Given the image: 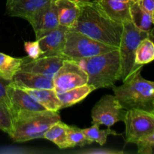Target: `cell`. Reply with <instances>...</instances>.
<instances>
[{
    "mask_svg": "<svg viewBox=\"0 0 154 154\" xmlns=\"http://www.w3.org/2000/svg\"><path fill=\"white\" fill-rule=\"evenodd\" d=\"M79 6V17L71 29L119 48L123 26L110 19L93 2L80 4Z\"/></svg>",
    "mask_w": 154,
    "mask_h": 154,
    "instance_id": "cell-1",
    "label": "cell"
},
{
    "mask_svg": "<svg viewBox=\"0 0 154 154\" xmlns=\"http://www.w3.org/2000/svg\"><path fill=\"white\" fill-rule=\"evenodd\" d=\"M75 62L87 73V84L93 86L96 90L113 87L121 79L119 49Z\"/></svg>",
    "mask_w": 154,
    "mask_h": 154,
    "instance_id": "cell-2",
    "label": "cell"
},
{
    "mask_svg": "<svg viewBox=\"0 0 154 154\" xmlns=\"http://www.w3.org/2000/svg\"><path fill=\"white\" fill-rule=\"evenodd\" d=\"M112 88L114 96L126 111L137 108L153 111L154 82L143 78L141 69L132 74L121 86Z\"/></svg>",
    "mask_w": 154,
    "mask_h": 154,
    "instance_id": "cell-3",
    "label": "cell"
},
{
    "mask_svg": "<svg viewBox=\"0 0 154 154\" xmlns=\"http://www.w3.org/2000/svg\"><path fill=\"white\" fill-rule=\"evenodd\" d=\"M60 120L57 111H45L35 113L14 123V133L11 138L15 142H25L43 138L51 126Z\"/></svg>",
    "mask_w": 154,
    "mask_h": 154,
    "instance_id": "cell-4",
    "label": "cell"
},
{
    "mask_svg": "<svg viewBox=\"0 0 154 154\" xmlns=\"http://www.w3.org/2000/svg\"><path fill=\"white\" fill-rule=\"evenodd\" d=\"M117 49L119 48L105 45L69 29L66 33V44L61 56L65 60L78 61Z\"/></svg>",
    "mask_w": 154,
    "mask_h": 154,
    "instance_id": "cell-5",
    "label": "cell"
},
{
    "mask_svg": "<svg viewBox=\"0 0 154 154\" xmlns=\"http://www.w3.org/2000/svg\"><path fill=\"white\" fill-rule=\"evenodd\" d=\"M123 26V29L119 46V53L121 64V79L124 82L132 74L141 69V68L135 66V52L140 42L145 38L149 37V34L138 29L132 21Z\"/></svg>",
    "mask_w": 154,
    "mask_h": 154,
    "instance_id": "cell-6",
    "label": "cell"
},
{
    "mask_svg": "<svg viewBox=\"0 0 154 154\" xmlns=\"http://www.w3.org/2000/svg\"><path fill=\"white\" fill-rule=\"evenodd\" d=\"M123 122L127 143L136 144L141 138L154 132V114L152 111L137 108L127 110Z\"/></svg>",
    "mask_w": 154,
    "mask_h": 154,
    "instance_id": "cell-7",
    "label": "cell"
},
{
    "mask_svg": "<svg viewBox=\"0 0 154 154\" xmlns=\"http://www.w3.org/2000/svg\"><path fill=\"white\" fill-rule=\"evenodd\" d=\"M6 104L11 113L14 123L35 113L47 111L26 92L14 85L12 81L7 88Z\"/></svg>",
    "mask_w": 154,
    "mask_h": 154,
    "instance_id": "cell-8",
    "label": "cell"
},
{
    "mask_svg": "<svg viewBox=\"0 0 154 154\" xmlns=\"http://www.w3.org/2000/svg\"><path fill=\"white\" fill-rule=\"evenodd\" d=\"M126 110L122 107L115 96L105 95L92 110V123L111 127L116 123L123 121Z\"/></svg>",
    "mask_w": 154,
    "mask_h": 154,
    "instance_id": "cell-9",
    "label": "cell"
},
{
    "mask_svg": "<svg viewBox=\"0 0 154 154\" xmlns=\"http://www.w3.org/2000/svg\"><path fill=\"white\" fill-rule=\"evenodd\" d=\"M54 90L57 94L87 84L88 77L79 65L73 60H65L54 79Z\"/></svg>",
    "mask_w": 154,
    "mask_h": 154,
    "instance_id": "cell-10",
    "label": "cell"
},
{
    "mask_svg": "<svg viewBox=\"0 0 154 154\" xmlns=\"http://www.w3.org/2000/svg\"><path fill=\"white\" fill-rule=\"evenodd\" d=\"M64 60L61 56H42L35 60L28 57L25 59L19 71L42 75L53 80Z\"/></svg>",
    "mask_w": 154,
    "mask_h": 154,
    "instance_id": "cell-11",
    "label": "cell"
},
{
    "mask_svg": "<svg viewBox=\"0 0 154 154\" xmlns=\"http://www.w3.org/2000/svg\"><path fill=\"white\" fill-rule=\"evenodd\" d=\"M29 23L32 26L36 39L57 28L60 23L55 0H52L48 5L35 14Z\"/></svg>",
    "mask_w": 154,
    "mask_h": 154,
    "instance_id": "cell-12",
    "label": "cell"
},
{
    "mask_svg": "<svg viewBox=\"0 0 154 154\" xmlns=\"http://www.w3.org/2000/svg\"><path fill=\"white\" fill-rule=\"evenodd\" d=\"M69 29V27L59 25L52 31L36 39L39 42L42 56H61Z\"/></svg>",
    "mask_w": 154,
    "mask_h": 154,
    "instance_id": "cell-13",
    "label": "cell"
},
{
    "mask_svg": "<svg viewBox=\"0 0 154 154\" xmlns=\"http://www.w3.org/2000/svg\"><path fill=\"white\" fill-rule=\"evenodd\" d=\"M52 0H7L6 13L11 17L23 18L27 21Z\"/></svg>",
    "mask_w": 154,
    "mask_h": 154,
    "instance_id": "cell-14",
    "label": "cell"
},
{
    "mask_svg": "<svg viewBox=\"0 0 154 154\" xmlns=\"http://www.w3.org/2000/svg\"><path fill=\"white\" fill-rule=\"evenodd\" d=\"M110 19L123 24L131 21L129 2L117 0H91Z\"/></svg>",
    "mask_w": 154,
    "mask_h": 154,
    "instance_id": "cell-15",
    "label": "cell"
},
{
    "mask_svg": "<svg viewBox=\"0 0 154 154\" xmlns=\"http://www.w3.org/2000/svg\"><path fill=\"white\" fill-rule=\"evenodd\" d=\"M11 81L14 85L22 89H54L52 79L24 71H18Z\"/></svg>",
    "mask_w": 154,
    "mask_h": 154,
    "instance_id": "cell-16",
    "label": "cell"
},
{
    "mask_svg": "<svg viewBox=\"0 0 154 154\" xmlns=\"http://www.w3.org/2000/svg\"><path fill=\"white\" fill-rule=\"evenodd\" d=\"M60 25L72 28L80 14V6L70 0H55Z\"/></svg>",
    "mask_w": 154,
    "mask_h": 154,
    "instance_id": "cell-17",
    "label": "cell"
},
{
    "mask_svg": "<svg viewBox=\"0 0 154 154\" xmlns=\"http://www.w3.org/2000/svg\"><path fill=\"white\" fill-rule=\"evenodd\" d=\"M23 90L48 111H58L62 109V103L54 89L23 88Z\"/></svg>",
    "mask_w": 154,
    "mask_h": 154,
    "instance_id": "cell-18",
    "label": "cell"
},
{
    "mask_svg": "<svg viewBox=\"0 0 154 154\" xmlns=\"http://www.w3.org/2000/svg\"><path fill=\"white\" fill-rule=\"evenodd\" d=\"M131 21L138 29L149 35L154 31V16L145 11L138 2H129Z\"/></svg>",
    "mask_w": 154,
    "mask_h": 154,
    "instance_id": "cell-19",
    "label": "cell"
},
{
    "mask_svg": "<svg viewBox=\"0 0 154 154\" xmlns=\"http://www.w3.org/2000/svg\"><path fill=\"white\" fill-rule=\"evenodd\" d=\"M95 90L96 89L93 86L87 84L81 87L71 89L64 93L57 94L59 99L62 103V108L72 106L81 102Z\"/></svg>",
    "mask_w": 154,
    "mask_h": 154,
    "instance_id": "cell-20",
    "label": "cell"
},
{
    "mask_svg": "<svg viewBox=\"0 0 154 154\" xmlns=\"http://www.w3.org/2000/svg\"><path fill=\"white\" fill-rule=\"evenodd\" d=\"M68 126L61 120L54 123L44 135V138L54 142L60 149L69 148L67 141Z\"/></svg>",
    "mask_w": 154,
    "mask_h": 154,
    "instance_id": "cell-21",
    "label": "cell"
},
{
    "mask_svg": "<svg viewBox=\"0 0 154 154\" xmlns=\"http://www.w3.org/2000/svg\"><path fill=\"white\" fill-rule=\"evenodd\" d=\"M25 59L15 58L0 53V77L12 80L17 72L20 69Z\"/></svg>",
    "mask_w": 154,
    "mask_h": 154,
    "instance_id": "cell-22",
    "label": "cell"
},
{
    "mask_svg": "<svg viewBox=\"0 0 154 154\" xmlns=\"http://www.w3.org/2000/svg\"><path fill=\"white\" fill-rule=\"evenodd\" d=\"M154 60V44L147 37L140 42L135 52V63L138 68H142L144 65L147 64Z\"/></svg>",
    "mask_w": 154,
    "mask_h": 154,
    "instance_id": "cell-23",
    "label": "cell"
},
{
    "mask_svg": "<svg viewBox=\"0 0 154 154\" xmlns=\"http://www.w3.org/2000/svg\"><path fill=\"white\" fill-rule=\"evenodd\" d=\"M99 125L93 124L91 127L82 129L87 138L92 142H96L100 145H103L106 143L108 136L110 135H118L115 131L112 130L108 127L107 129H100Z\"/></svg>",
    "mask_w": 154,
    "mask_h": 154,
    "instance_id": "cell-24",
    "label": "cell"
},
{
    "mask_svg": "<svg viewBox=\"0 0 154 154\" xmlns=\"http://www.w3.org/2000/svg\"><path fill=\"white\" fill-rule=\"evenodd\" d=\"M0 130L10 137L14 133V120L8 106L5 101L0 99Z\"/></svg>",
    "mask_w": 154,
    "mask_h": 154,
    "instance_id": "cell-25",
    "label": "cell"
},
{
    "mask_svg": "<svg viewBox=\"0 0 154 154\" xmlns=\"http://www.w3.org/2000/svg\"><path fill=\"white\" fill-rule=\"evenodd\" d=\"M67 141L69 148L75 147L76 146L82 147L93 143L87 138L82 129L74 126H69L68 127Z\"/></svg>",
    "mask_w": 154,
    "mask_h": 154,
    "instance_id": "cell-26",
    "label": "cell"
},
{
    "mask_svg": "<svg viewBox=\"0 0 154 154\" xmlns=\"http://www.w3.org/2000/svg\"><path fill=\"white\" fill-rule=\"evenodd\" d=\"M135 144L138 146L139 153H151L154 147V132L141 138Z\"/></svg>",
    "mask_w": 154,
    "mask_h": 154,
    "instance_id": "cell-27",
    "label": "cell"
},
{
    "mask_svg": "<svg viewBox=\"0 0 154 154\" xmlns=\"http://www.w3.org/2000/svg\"><path fill=\"white\" fill-rule=\"evenodd\" d=\"M24 48L28 55V57L32 60L39 58L42 56V51L41 50L38 40H36L35 42H24Z\"/></svg>",
    "mask_w": 154,
    "mask_h": 154,
    "instance_id": "cell-28",
    "label": "cell"
},
{
    "mask_svg": "<svg viewBox=\"0 0 154 154\" xmlns=\"http://www.w3.org/2000/svg\"><path fill=\"white\" fill-rule=\"evenodd\" d=\"M11 83V80H7L0 77V99L7 101V88Z\"/></svg>",
    "mask_w": 154,
    "mask_h": 154,
    "instance_id": "cell-29",
    "label": "cell"
},
{
    "mask_svg": "<svg viewBox=\"0 0 154 154\" xmlns=\"http://www.w3.org/2000/svg\"><path fill=\"white\" fill-rule=\"evenodd\" d=\"M138 2L145 11L154 16V0H139Z\"/></svg>",
    "mask_w": 154,
    "mask_h": 154,
    "instance_id": "cell-30",
    "label": "cell"
},
{
    "mask_svg": "<svg viewBox=\"0 0 154 154\" xmlns=\"http://www.w3.org/2000/svg\"><path fill=\"white\" fill-rule=\"evenodd\" d=\"M70 1L74 2L77 3V4H78V5H80V4H83V3L89 2H90V0H70Z\"/></svg>",
    "mask_w": 154,
    "mask_h": 154,
    "instance_id": "cell-31",
    "label": "cell"
},
{
    "mask_svg": "<svg viewBox=\"0 0 154 154\" xmlns=\"http://www.w3.org/2000/svg\"><path fill=\"white\" fill-rule=\"evenodd\" d=\"M149 38H150V40H151L152 42H153V44H154V31L153 32L150 33V34L149 35Z\"/></svg>",
    "mask_w": 154,
    "mask_h": 154,
    "instance_id": "cell-32",
    "label": "cell"
},
{
    "mask_svg": "<svg viewBox=\"0 0 154 154\" xmlns=\"http://www.w3.org/2000/svg\"><path fill=\"white\" fill-rule=\"evenodd\" d=\"M129 2H138L139 0H129Z\"/></svg>",
    "mask_w": 154,
    "mask_h": 154,
    "instance_id": "cell-33",
    "label": "cell"
},
{
    "mask_svg": "<svg viewBox=\"0 0 154 154\" xmlns=\"http://www.w3.org/2000/svg\"><path fill=\"white\" fill-rule=\"evenodd\" d=\"M91 1V0H90ZM117 1H120V2H129V0H117Z\"/></svg>",
    "mask_w": 154,
    "mask_h": 154,
    "instance_id": "cell-34",
    "label": "cell"
},
{
    "mask_svg": "<svg viewBox=\"0 0 154 154\" xmlns=\"http://www.w3.org/2000/svg\"><path fill=\"white\" fill-rule=\"evenodd\" d=\"M153 110H154V102H153Z\"/></svg>",
    "mask_w": 154,
    "mask_h": 154,
    "instance_id": "cell-35",
    "label": "cell"
},
{
    "mask_svg": "<svg viewBox=\"0 0 154 154\" xmlns=\"http://www.w3.org/2000/svg\"><path fill=\"white\" fill-rule=\"evenodd\" d=\"M152 112H153V114H154V110H153V111H152Z\"/></svg>",
    "mask_w": 154,
    "mask_h": 154,
    "instance_id": "cell-36",
    "label": "cell"
}]
</instances>
